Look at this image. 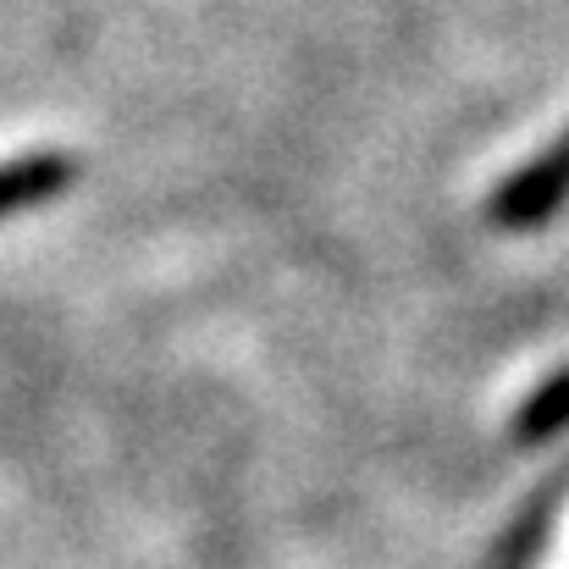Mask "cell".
I'll list each match as a JSON object with an SVG mask.
<instances>
[{
    "mask_svg": "<svg viewBox=\"0 0 569 569\" xmlns=\"http://www.w3.org/2000/svg\"><path fill=\"white\" fill-rule=\"evenodd\" d=\"M67 178H72V167L61 156H17V161H6L0 167V216L28 210V204L61 193Z\"/></svg>",
    "mask_w": 569,
    "mask_h": 569,
    "instance_id": "cell-1",
    "label": "cell"
},
{
    "mask_svg": "<svg viewBox=\"0 0 569 569\" xmlns=\"http://www.w3.org/2000/svg\"><path fill=\"white\" fill-rule=\"evenodd\" d=\"M542 569H569V503H565V515H559V531H553V548H548Z\"/></svg>",
    "mask_w": 569,
    "mask_h": 569,
    "instance_id": "cell-3",
    "label": "cell"
},
{
    "mask_svg": "<svg viewBox=\"0 0 569 569\" xmlns=\"http://www.w3.org/2000/svg\"><path fill=\"white\" fill-rule=\"evenodd\" d=\"M569 183V144H559L553 156H542L537 167H526L509 189H503V199H498V216L503 221H520V216H537L553 193Z\"/></svg>",
    "mask_w": 569,
    "mask_h": 569,
    "instance_id": "cell-2",
    "label": "cell"
}]
</instances>
